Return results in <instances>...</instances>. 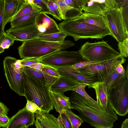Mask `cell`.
Here are the masks:
<instances>
[{
  "mask_svg": "<svg viewBox=\"0 0 128 128\" xmlns=\"http://www.w3.org/2000/svg\"><path fill=\"white\" fill-rule=\"evenodd\" d=\"M79 51L84 60L91 62H102L120 54L103 40L92 43L86 42Z\"/></svg>",
  "mask_w": 128,
  "mask_h": 128,
  "instance_id": "cell-6",
  "label": "cell"
},
{
  "mask_svg": "<svg viewBox=\"0 0 128 128\" xmlns=\"http://www.w3.org/2000/svg\"><path fill=\"white\" fill-rule=\"evenodd\" d=\"M53 106L56 111L60 114L63 111L70 109V98L64 94L52 92L50 90Z\"/></svg>",
  "mask_w": 128,
  "mask_h": 128,
  "instance_id": "cell-20",
  "label": "cell"
},
{
  "mask_svg": "<svg viewBox=\"0 0 128 128\" xmlns=\"http://www.w3.org/2000/svg\"><path fill=\"white\" fill-rule=\"evenodd\" d=\"M88 88H92L95 90L98 104L106 109L108 104V94L104 82H96L88 85Z\"/></svg>",
  "mask_w": 128,
  "mask_h": 128,
  "instance_id": "cell-18",
  "label": "cell"
},
{
  "mask_svg": "<svg viewBox=\"0 0 128 128\" xmlns=\"http://www.w3.org/2000/svg\"><path fill=\"white\" fill-rule=\"evenodd\" d=\"M28 126H25L22 128H28Z\"/></svg>",
  "mask_w": 128,
  "mask_h": 128,
  "instance_id": "cell-47",
  "label": "cell"
},
{
  "mask_svg": "<svg viewBox=\"0 0 128 128\" xmlns=\"http://www.w3.org/2000/svg\"><path fill=\"white\" fill-rule=\"evenodd\" d=\"M80 84L70 78L60 76L51 86L50 90L54 92L64 94L67 91H73V89Z\"/></svg>",
  "mask_w": 128,
  "mask_h": 128,
  "instance_id": "cell-17",
  "label": "cell"
},
{
  "mask_svg": "<svg viewBox=\"0 0 128 128\" xmlns=\"http://www.w3.org/2000/svg\"><path fill=\"white\" fill-rule=\"evenodd\" d=\"M10 120L7 115L0 114V124L1 127L6 128Z\"/></svg>",
  "mask_w": 128,
  "mask_h": 128,
  "instance_id": "cell-41",
  "label": "cell"
},
{
  "mask_svg": "<svg viewBox=\"0 0 128 128\" xmlns=\"http://www.w3.org/2000/svg\"><path fill=\"white\" fill-rule=\"evenodd\" d=\"M44 0L47 5L50 14L52 15L56 20L61 21L62 19L60 14L52 5L50 0Z\"/></svg>",
  "mask_w": 128,
  "mask_h": 128,
  "instance_id": "cell-35",
  "label": "cell"
},
{
  "mask_svg": "<svg viewBox=\"0 0 128 128\" xmlns=\"http://www.w3.org/2000/svg\"><path fill=\"white\" fill-rule=\"evenodd\" d=\"M57 119L62 128H73L65 111H63Z\"/></svg>",
  "mask_w": 128,
  "mask_h": 128,
  "instance_id": "cell-30",
  "label": "cell"
},
{
  "mask_svg": "<svg viewBox=\"0 0 128 128\" xmlns=\"http://www.w3.org/2000/svg\"><path fill=\"white\" fill-rule=\"evenodd\" d=\"M34 115L36 128H62L57 118L52 114L38 110Z\"/></svg>",
  "mask_w": 128,
  "mask_h": 128,
  "instance_id": "cell-16",
  "label": "cell"
},
{
  "mask_svg": "<svg viewBox=\"0 0 128 128\" xmlns=\"http://www.w3.org/2000/svg\"><path fill=\"white\" fill-rule=\"evenodd\" d=\"M67 36L61 32L47 35L39 34L36 38L48 41L57 42L64 41Z\"/></svg>",
  "mask_w": 128,
  "mask_h": 128,
  "instance_id": "cell-26",
  "label": "cell"
},
{
  "mask_svg": "<svg viewBox=\"0 0 128 128\" xmlns=\"http://www.w3.org/2000/svg\"><path fill=\"white\" fill-rule=\"evenodd\" d=\"M126 59L121 55L109 60L77 69L83 75L96 82H103L120 64Z\"/></svg>",
  "mask_w": 128,
  "mask_h": 128,
  "instance_id": "cell-7",
  "label": "cell"
},
{
  "mask_svg": "<svg viewBox=\"0 0 128 128\" xmlns=\"http://www.w3.org/2000/svg\"><path fill=\"white\" fill-rule=\"evenodd\" d=\"M115 70L118 73L121 74H124L125 73V70L122 64H119Z\"/></svg>",
  "mask_w": 128,
  "mask_h": 128,
  "instance_id": "cell-44",
  "label": "cell"
},
{
  "mask_svg": "<svg viewBox=\"0 0 128 128\" xmlns=\"http://www.w3.org/2000/svg\"><path fill=\"white\" fill-rule=\"evenodd\" d=\"M118 49L120 55L124 58L128 56V38L122 42L118 43Z\"/></svg>",
  "mask_w": 128,
  "mask_h": 128,
  "instance_id": "cell-33",
  "label": "cell"
},
{
  "mask_svg": "<svg viewBox=\"0 0 128 128\" xmlns=\"http://www.w3.org/2000/svg\"><path fill=\"white\" fill-rule=\"evenodd\" d=\"M34 114L28 110L25 106L10 119L6 128H22L33 125L35 121Z\"/></svg>",
  "mask_w": 128,
  "mask_h": 128,
  "instance_id": "cell-14",
  "label": "cell"
},
{
  "mask_svg": "<svg viewBox=\"0 0 128 128\" xmlns=\"http://www.w3.org/2000/svg\"><path fill=\"white\" fill-rule=\"evenodd\" d=\"M41 10V8L34 2V0H23L19 10L9 22L34 12H40Z\"/></svg>",
  "mask_w": 128,
  "mask_h": 128,
  "instance_id": "cell-21",
  "label": "cell"
},
{
  "mask_svg": "<svg viewBox=\"0 0 128 128\" xmlns=\"http://www.w3.org/2000/svg\"><path fill=\"white\" fill-rule=\"evenodd\" d=\"M35 24L39 34L47 35L61 32L56 22L43 13L39 12L36 15Z\"/></svg>",
  "mask_w": 128,
  "mask_h": 128,
  "instance_id": "cell-12",
  "label": "cell"
},
{
  "mask_svg": "<svg viewBox=\"0 0 128 128\" xmlns=\"http://www.w3.org/2000/svg\"><path fill=\"white\" fill-rule=\"evenodd\" d=\"M75 46L69 40L53 42L34 38L22 42L18 48L20 58H39L55 51L66 49Z\"/></svg>",
  "mask_w": 128,
  "mask_h": 128,
  "instance_id": "cell-4",
  "label": "cell"
},
{
  "mask_svg": "<svg viewBox=\"0 0 128 128\" xmlns=\"http://www.w3.org/2000/svg\"><path fill=\"white\" fill-rule=\"evenodd\" d=\"M128 2L104 16L111 36L118 43L128 38Z\"/></svg>",
  "mask_w": 128,
  "mask_h": 128,
  "instance_id": "cell-5",
  "label": "cell"
},
{
  "mask_svg": "<svg viewBox=\"0 0 128 128\" xmlns=\"http://www.w3.org/2000/svg\"><path fill=\"white\" fill-rule=\"evenodd\" d=\"M9 110L6 106L0 101V114L7 115Z\"/></svg>",
  "mask_w": 128,
  "mask_h": 128,
  "instance_id": "cell-43",
  "label": "cell"
},
{
  "mask_svg": "<svg viewBox=\"0 0 128 128\" xmlns=\"http://www.w3.org/2000/svg\"><path fill=\"white\" fill-rule=\"evenodd\" d=\"M88 85V84H80L75 87L73 89V90L92 102L94 103H97V102L91 98L85 91V88Z\"/></svg>",
  "mask_w": 128,
  "mask_h": 128,
  "instance_id": "cell-31",
  "label": "cell"
},
{
  "mask_svg": "<svg viewBox=\"0 0 128 128\" xmlns=\"http://www.w3.org/2000/svg\"><path fill=\"white\" fill-rule=\"evenodd\" d=\"M60 76L70 78L79 83L89 85L96 82L95 80L84 76L72 66L62 67H53Z\"/></svg>",
  "mask_w": 128,
  "mask_h": 128,
  "instance_id": "cell-15",
  "label": "cell"
},
{
  "mask_svg": "<svg viewBox=\"0 0 128 128\" xmlns=\"http://www.w3.org/2000/svg\"><path fill=\"white\" fill-rule=\"evenodd\" d=\"M73 128H78L84 122L77 115L72 112L70 109L65 111Z\"/></svg>",
  "mask_w": 128,
  "mask_h": 128,
  "instance_id": "cell-28",
  "label": "cell"
},
{
  "mask_svg": "<svg viewBox=\"0 0 128 128\" xmlns=\"http://www.w3.org/2000/svg\"><path fill=\"white\" fill-rule=\"evenodd\" d=\"M53 6L56 9L60 16V12L59 7L55 0H49Z\"/></svg>",
  "mask_w": 128,
  "mask_h": 128,
  "instance_id": "cell-45",
  "label": "cell"
},
{
  "mask_svg": "<svg viewBox=\"0 0 128 128\" xmlns=\"http://www.w3.org/2000/svg\"><path fill=\"white\" fill-rule=\"evenodd\" d=\"M46 65L38 62L32 64L28 66L34 71L37 72L42 71V69L45 67Z\"/></svg>",
  "mask_w": 128,
  "mask_h": 128,
  "instance_id": "cell-42",
  "label": "cell"
},
{
  "mask_svg": "<svg viewBox=\"0 0 128 128\" xmlns=\"http://www.w3.org/2000/svg\"><path fill=\"white\" fill-rule=\"evenodd\" d=\"M26 109L30 112L35 113L38 110L41 111L40 108L34 102L27 100L26 104L25 106Z\"/></svg>",
  "mask_w": 128,
  "mask_h": 128,
  "instance_id": "cell-39",
  "label": "cell"
},
{
  "mask_svg": "<svg viewBox=\"0 0 128 128\" xmlns=\"http://www.w3.org/2000/svg\"><path fill=\"white\" fill-rule=\"evenodd\" d=\"M42 71L52 76L58 78L60 76L54 67L48 65H46Z\"/></svg>",
  "mask_w": 128,
  "mask_h": 128,
  "instance_id": "cell-37",
  "label": "cell"
},
{
  "mask_svg": "<svg viewBox=\"0 0 128 128\" xmlns=\"http://www.w3.org/2000/svg\"><path fill=\"white\" fill-rule=\"evenodd\" d=\"M68 6L82 12L84 10L86 0H63Z\"/></svg>",
  "mask_w": 128,
  "mask_h": 128,
  "instance_id": "cell-29",
  "label": "cell"
},
{
  "mask_svg": "<svg viewBox=\"0 0 128 128\" xmlns=\"http://www.w3.org/2000/svg\"><path fill=\"white\" fill-rule=\"evenodd\" d=\"M118 73L115 70L103 82L105 83L108 94L112 89L115 88L120 83L122 78L124 76Z\"/></svg>",
  "mask_w": 128,
  "mask_h": 128,
  "instance_id": "cell-25",
  "label": "cell"
},
{
  "mask_svg": "<svg viewBox=\"0 0 128 128\" xmlns=\"http://www.w3.org/2000/svg\"><path fill=\"white\" fill-rule=\"evenodd\" d=\"M4 0H0V38L5 32L4 26Z\"/></svg>",
  "mask_w": 128,
  "mask_h": 128,
  "instance_id": "cell-34",
  "label": "cell"
},
{
  "mask_svg": "<svg viewBox=\"0 0 128 128\" xmlns=\"http://www.w3.org/2000/svg\"><path fill=\"white\" fill-rule=\"evenodd\" d=\"M38 13L34 12L29 14L10 22V28L25 26L35 24V17Z\"/></svg>",
  "mask_w": 128,
  "mask_h": 128,
  "instance_id": "cell-24",
  "label": "cell"
},
{
  "mask_svg": "<svg viewBox=\"0 0 128 128\" xmlns=\"http://www.w3.org/2000/svg\"><path fill=\"white\" fill-rule=\"evenodd\" d=\"M120 7L116 0H86L84 13L104 16L109 11Z\"/></svg>",
  "mask_w": 128,
  "mask_h": 128,
  "instance_id": "cell-11",
  "label": "cell"
},
{
  "mask_svg": "<svg viewBox=\"0 0 128 128\" xmlns=\"http://www.w3.org/2000/svg\"><path fill=\"white\" fill-rule=\"evenodd\" d=\"M39 62L52 67H62L72 66L84 61L79 51L69 52L58 50L43 56L36 58Z\"/></svg>",
  "mask_w": 128,
  "mask_h": 128,
  "instance_id": "cell-9",
  "label": "cell"
},
{
  "mask_svg": "<svg viewBox=\"0 0 128 128\" xmlns=\"http://www.w3.org/2000/svg\"><path fill=\"white\" fill-rule=\"evenodd\" d=\"M125 74L119 84L108 93V102L116 114L124 116L128 112V70L127 66Z\"/></svg>",
  "mask_w": 128,
  "mask_h": 128,
  "instance_id": "cell-8",
  "label": "cell"
},
{
  "mask_svg": "<svg viewBox=\"0 0 128 128\" xmlns=\"http://www.w3.org/2000/svg\"><path fill=\"white\" fill-rule=\"evenodd\" d=\"M121 128H128V118L125 119L123 122L121 126Z\"/></svg>",
  "mask_w": 128,
  "mask_h": 128,
  "instance_id": "cell-46",
  "label": "cell"
},
{
  "mask_svg": "<svg viewBox=\"0 0 128 128\" xmlns=\"http://www.w3.org/2000/svg\"><path fill=\"white\" fill-rule=\"evenodd\" d=\"M60 10L62 19L65 20V16L67 12L72 8L67 5L63 0H55Z\"/></svg>",
  "mask_w": 128,
  "mask_h": 128,
  "instance_id": "cell-32",
  "label": "cell"
},
{
  "mask_svg": "<svg viewBox=\"0 0 128 128\" xmlns=\"http://www.w3.org/2000/svg\"><path fill=\"white\" fill-rule=\"evenodd\" d=\"M12 66L16 71L19 74H23L24 66L21 64L20 60H18L12 57Z\"/></svg>",
  "mask_w": 128,
  "mask_h": 128,
  "instance_id": "cell-36",
  "label": "cell"
},
{
  "mask_svg": "<svg viewBox=\"0 0 128 128\" xmlns=\"http://www.w3.org/2000/svg\"><path fill=\"white\" fill-rule=\"evenodd\" d=\"M99 62H90L86 60L77 63L72 65V66L76 69H78L90 65L97 64Z\"/></svg>",
  "mask_w": 128,
  "mask_h": 128,
  "instance_id": "cell-40",
  "label": "cell"
},
{
  "mask_svg": "<svg viewBox=\"0 0 128 128\" xmlns=\"http://www.w3.org/2000/svg\"><path fill=\"white\" fill-rule=\"evenodd\" d=\"M70 99L71 108L78 110L79 116L84 122L95 128H112L118 119L108 103L104 109L97 103L87 100L74 91H72Z\"/></svg>",
  "mask_w": 128,
  "mask_h": 128,
  "instance_id": "cell-1",
  "label": "cell"
},
{
  "mask_svg": "<svg viewBox=\"0 0 128 128\" xmlns=\"http://www.w3.org/2000/svg\"><path fill=\"white\" fill-rule=\"evenodd\" d=\"M23 0H4V26L19 10Z\"/></svg>",
  "mask_w": 128,
  "mask_h": 128,
  "instance_id": "cell-19",
  "label": "cell"
},
{
  "mask_svg": "<svg viewBox=\"0 0 128 128\" xmlns=\"http://www.w3.org/2000/svg\"><path fill=\"white\" fill-rule=\"evenodd\" d=\"M5 32L14 40L22 42L36 38L39 32L35 24L14 28H10Z\"/></svg>",
  "mask_w": 128,
  "mask_h": 128,
  "instance_id": "cell-13",
  "label": "cell"
},
{
  "mask_svg": "<svg viewBox=\"0 0 128 128\" xmlns=\"http://www.w3.org/2000/svg\"><path fill=\"white\" fill-rule=\"evenodd\" d=\"M0 126H1V125L0 124Z\"/></svg>",
  "mask_w": 128,
  "mask_h": 128,
  "instance_id": "cell-48",
  "label": "cell"
},
{
  "mask_svg": "<svg viewBox=\"0 0 128 128\" xmlns=\"http://www.w3.org/2000/svg\"><path fill=\"white\" fill-rule=\"evenodd\" d=\"M12 57H5L3 61L5 76L10 88L20 96H24V91L22 74L17 73L13 67Z\"/></svg>",
  "mask_w": 128,
  "mask_h": 128,
  "instance_id": "cell-10",
  "label": "cell"
},
{
  "mask_svg": "<svg viewBox=\"0 0 128 128\" xmlns=\"http://www.w3.org/2000/svg\"><path fill=\"white\" fill-rule=\"evenodd\" d=\"M25 96L32 101L42 111L48 114L54 109L50 91L51 86L36 77L23 73L22 75Z\"/></svg>",
  "mask_w": 128,
  "mask_h": 128,
  "instance_id": "cell-2",
  "label": "cell"
},
{
  "mask_svg": "<svg viewBox=\"0 0 128 128\" xmlns=\"http://www.w3.org/2000/svg\"><path fill=\"white\" fill-rule=\"evenodd\" d=\"M80 17L84 21L90 24L108 29L103 15L84 13Z\"/></svg>",
  "mask_w": 128,
  "mask_h": 128,
  "instance_id": "cell-22",
  "label": "cell"
},
{
  "mask_svg": "<svg viewBox=\"0 0 128 128\" xmlns=\"http://www.w3.org/2000/svg\"><path fill=\"white\" fill-rule=\"evenodd\" d=\"M1 126H0V128Z\"/></svg>",
  "mask_w": 128,
  "mask_h": 128,
  "instance_id": "cell-49",
  "label": "cell"
},
{
  "mask_svg": "<svg viewBox=\"0 0 128 128\" xmlns=\"http://www.w3.org/2000/svg\"><path fill=\"white\" fill-rule=\"evenodd\" d=\"M34 2L41 8L40 12L50 14L49 10L44 0H34Z\"/></svg>",
  "mask_w": 128,
  "mask_h": 128,
  "instance_id": "cell-38",
  "label": "cell"
},
{
  "mask_svg": "<svg viewBox=\"0 0 128 128\" xmlns=\"http://www.w3.org/2000/svg\"><path fill=\"white\" fill-rule=\"evenodd\" d=\"M23 72L27 75L33 76L51 86L58 78L52 76L42 71H36L28 67H24Z\"/></svg>",
  "mask_w": 128,
  "mask_h": 128,
  "instance_id": "cell-23",
  "label": "cell"
},
{
  "mask_svg": "<svg viewBox=\"0 0 128 128\" xmlns=\"http://www.w3.org/2000/svg\"><path fill=\"white\" fill-rule=\"evenodd\" d=\"M14 40L5 32L0 38V54L14 44Z\"/></svg>",
  "mask_w": 128,
  "mask_h": 128,
  "instance_id": "cell-27",
  "label": "cell"
},
{
  "mask_svg": "<svg viewBox=\"0 0 128 128\" xmlns=\"http://www.w3.org/2000/svg\"><path fill=\"white\" fill-rule=\"evenodd\" d=\"M61 31L74 40L82 39H101L111 35L108 28L92 25L83 20L80 17L64 20L58 24Z\"/></svg>",
  "mask_w": 128,
  "mask_h": 128,
  "instance_id": "cell-3",
  "label": "cell"
}]
</instances>
